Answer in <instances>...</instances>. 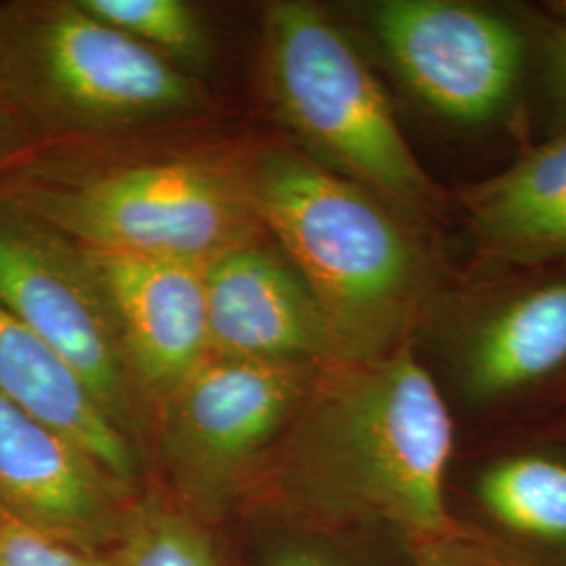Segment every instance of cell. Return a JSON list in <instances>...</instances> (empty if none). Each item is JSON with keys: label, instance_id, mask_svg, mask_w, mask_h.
<instances>
[{"label": "cell", "instance_id": "1", "mask_svg": "<svg viewBox=\"0 0 566 566\" xmlns=\"http://www.w3.org/2000/svg\"><path fill=\"white\" fill-rule=\"evenodd\" d=\"M453 420L403 344L365 361H325L248 489L329 523H382L449 539L446 479Z\"/></svg>", "mask_w": 566, "mask_h": 566}, {"label": "cell", "instance_id": "2", "mask_svg": "<svg viewBox=\"0 0 566 566\" xmlns=\"http://www.w3.org/2000/svg\"><path fill=\"white\" fill-rule=\"evenodd\" d=\"M245 185L259 223L319 304L336 359L407 344L428 294L426 261L369 189L292 151L266 154Z\"/></svg>", "mask_w": 566, "mask_h": 566}, {"label": "cell", "instance_id": "3", "mask_svg": "<svg viewBox=\"0 0 566 566\" xmlns=\"http://www.w3.org/2000/svg\"><path fill=\"white\" fill-rule=\"evenodd\" d=\"M266 72L283 118L353 181L409 210L437 208L441 191L409 149L382 86L319 9H269Z\"/></svg>", "mask_w": 566, "mask_h": 566}, {"label": "cell", "instance_id": "4", "mask_svg": "<svg viewBox=\"0 0 566 566\" xmlns=\"http://www.w3.org/2000/svg\"><path fill=\"white\" fill-rule=\"evenodd\" d=\"M25 208L78 248L202 266L263 227L245 179L200 163L124 166L32 191Z\"/></svg>", "mask_w": 566, "mask_h": 566}, {"label": "cell", "instance_id": "5", "mask_svg": "<svg viewBox=\"0 0 566 566\" xmlns=\"http://www.w3.org/2000/svg\"><path fill=\"white\" fill-rule=\"evenodd\" d=\"M322 364L208 355L151 411L164 465L193 518L227 512L294 420Z\"/></svg>", "mask_w": 566, "mask_h": 566}, {"label": "cell", "instance_id": "6", "mask_svg": "<svg viewBox=\"0 0 566 566\" xmlns=\"http://www.w3.org/2000/svg\"><path fill=\"white\" fill-rule=\"evenodd\" d=\"M0 304L81 376L128 439L139 432L149 407L112 308L74 245L0 223Z\"/></svg>", "mask_w": 566, "mask_h": 566}, {"label": "cell", "instance_id": "7", "mask_svg": "<svg viewBox=\"0 0 566 566\" xmlns=\"http://www.w3.org/2000/svg\"><path fill=\"white\" fill-rule=\"evenodd\" d=\"M371 25L388 60L449 120L495 116L523 70L525 42L500 15L447 0H386Z\"/></svg>", "mask_w": 566, "mask_h": 566}, {"label": "cell", "instance_id": "8", "mask_svg": "<svg viewBox=\"0 0 566 566\" xmlns=\"http://www.w3.org/2000/svg\"><path fill=\"white\" fill-rule=\"evenodd\" d=\"M139 497L76 441L0 397V507L76 546L109 552Z\"/></svg>", "mask_w": 566, "mask_h": 566}, {"label": "cell", "instance_id": "9", "mask_svg": "<svg viewBox=\"0 0 566 566\" xmlns=\"http://www.w3.org/2000/svg\"><path fill=\"white\" fill-rule=\"evenodd\" d=\"M39 65L51 95L86 122H135L175 114L198 99L185 78L142 42L82 11L60 9L39 36Z\"/></svg>", "mask_w": 566, "mask_h": 566}, {"label": "cell", "instance_id": "10", "mask_svg": "<svg viewBox=\"0 0 566 566\" xmlns=\"http://www.w3.org/2000/svg\"><path fill=\"white\" fill-rule=\"evenodd\" d=\"M74 248L112 308L133 378L151 411L208 357L203 266Z\"/></svg>", "mask_w": 566, "mask_h": 566}, {"label": "cell", "instance_id": "11", "mask_svg": "<svg viewBox=\"0 0 566 566\" xmlns=\"http://www.w3.org/2000/svg\"><path fill=\"white\" fill-rule=\"evenodd\" d=\"M208 355L325 364L336 348L294 264L254 238L203 266Z\"/></svg>", "mask_w": 566, "mask_h": 566}, {"label": "cell", "instance_id": "12", "mask_svg": "<svg viewBox=\"0 0 566 566\" xmlns=\"http://www.w3.org/2000/svg\"><path fill=\"white\" fill-rule=\"evenodd\" d=\"M0 397L76 441L116 479L135 485L139 455L81 376L0 304Z\"/></svg>", "mask_w": 566, "mask_h": 566}, {"label": "cell", "instance_id": "13", "mask_svg": "<svg viewBox=\"0 0 566 566\" xmlns=\"http://www.w3.org/2000/svg\"><path fill=\"white\" fill-rule=\"evenodd\" d=\"M486 256L514 264L566 259V135L465 193Z\"/></svg>", "mask_w": 566, "mask_h": 566}, {"label": "cell", "instance_id": "14", "mask_svg": "<svg viewBox=\"0 0 566 566\" xmlns=\"http://www.w3.org/2000/svg\"><path fill=\"white\" fill-rule=\"evenodd\" d=\"M465 390L495 401L566 367V280L533 287L479 325L464 350Z\"/></svg>", "mask_w": 566, "mask_h": 566}, {"label": "cell", "instance_id": "15", "mask_svg": "<svg viewBox=\"0 0 566 566\" xmlns=\"http://www.w3.org/2000/svg\"><path fill=\"white\" fill-rule=\"evenodd\" d=\"M486 512L521 535L566 542V464L546 455H514L489 465L479 479Z\"/></svg>", "mask_w": 566, "mask_h": 566}, {"label": "cell", "instance_id": "16", "mask_svg": "<svg viewBox=\"0 0 566 566\" xmlns=\"http://www.w3.org/2000/svg\"><path fill=\"white\" fill-rule=\"evenodd\" d=\"M109 560L112 566H221L198 518L143 497L133 507L118 544L109 549Z\"/></svg>", "mask_w": 566, "mask_h": 566}, {"label": "cell", "instance_id": "17", "mask_svg": "<svg viewBox=\"0 0 566 566\" xmlns=\"http://www.w3.org/2000/svg\"><path fill=\"white\" fill-rule=\"evenodd\" d=\"M78 7L151 51L198 60L208 49L202 21L182 0H82Z\"/></svg>", "mask_w": 566, "mask_h": 566}, {"label": "cell", "instance_id": "18", "mask_svg": "<svg viewBox=\"0 0 566 566\" xmlns=\"http://www.w3.org/2000/svg\"><path fill=\"white\" fill-rule=\"evenodd\" d=\"M0 566H112L109 552L76 546L7 516L0 526Z\"/></svg>", "mask_w": 566, "mask_h": 566}, {"label": "cell", "instance_id": "19", "mask_svg": "<svg viewBox=\"0 0 566 566\" xmlns=\"http://www.w3.org/2000/svg\"><path fill=\"white\" fill-rule=\"evenodd\" d=\"M416 566H486L470 556L465 549L458 546H449V539L422 544V552L418 556Z\"/></svg>", "mask_w": 566, "mask_h": 566}, {"label": "cell", "instance_id": "20", "mask_svg": "<svg viewBox=\"0 0 566 566\" xmlns=\"http://www.w3.org/2000/svg\"><path fill=\"white\" fill-rule=\"evenodd\" d=\"M271 566H334L325 563L324 558L306 554V552H287L282 554Z\"/></svg>", "mask_w": 566, "mask_h": 566}, {"label": "cell", "instance_id": "21", "mask_svg": "<svg viewBox=\"0 0 566 566\" xmlns=\"http://www.w3.org/2000/svg\"><path fill=\"white\" fill-rule=\"evenodd\" d=\"M563 76H565V82H566V46H565V53H563Z\"/></svg>", "mask_w": 566, "mask_h": 566}, {"label": "cell", "instance_id": "22", "mask_svg": "<svg viewBox=\"0 0 566 566\" xmlns=\"http://www.w3.org/2000/svg\"><path fill=\"white\" fill-rule=\"evenodd\" d=\"M4 518H7V514H4V510L0 507V526H2V523H4Z\"/></svg>", "mask_w": 566, "mask_h": 566}]
</instances>
